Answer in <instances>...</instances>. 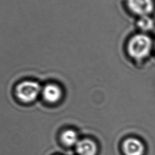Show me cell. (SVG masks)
<instances>
[{
    "label": "cell",
    "instance_id": "cell-1",
    "mask_svg": "<svg viewBox=\"0 0 155 155\" xmlns=\"http://www.w3.org/2000/svg\"><path fill=\"white\" fill-rule=\"evenodd\" d=\"M151 47V39L145 35L139 34L134 36L129 41L128 51L132 58L141 59L150 54Z\"/></svg>",
    "mask_w": 155,
    "mask_h": 155
},
{
    "label": "cell",
    "instance_id": "cell-2",
    "mask_svg": "<svg viewBox=\"0 0 155 155\" xmlns=\"http://www.w3.org/2000/svg\"><path fill=\"white\" fill-rule=\"evenodd\" d=\"M41 90V86L38 82L32 81H25L16 86V94L21 101L29 103L37 98Z\"/></svg>",
    "mask_w": 155,
    "mask_h": 155
},
{
    "label": "cell",
    "instance_id": "cell-3",
    "mask_svg": "<svg viewBox=\"0 0 155 155\" xmlns=\"http://www.w3.org/2000/svg\"><path fill=\"white\" fill-rule=\"evenodd\" d=\"M130 10L140 16L149 15L154 8L153 0H127Z\"/></svg>",
    "mask_w": 155,
    "mask_h": 155
},
{
    "label": "cell",
    "instance_id": "cell-4",
    "mask_svg": "<svg viewBox=\"0 0 155 155\" xmlns=\"http://www.w3.org/2000/svg\"><path fill=\"white\" fill-rule=\"evenodd\" d=\"M123 150L126 155H142L144 147L142 142L134 138H129L123 143Z\"/></svg>",
    "mask_w": 155,
    "mask_h": 155
},
{
    "label": "cell",
    "instance_id": "cell-5",
    "mask_svg": "<svg viewBox=\"0 0 155 155\" xmlns=\"http://www.w3.org/2000/svg\"><path fill=\"white\" fill-rule=\"evenodd\" d=\"M42 96L47 102L55 103L61 97L62 91L57 85L49 84L44 87Z\"/></svg>",
    "mask_w": 155,
    "mask_h": 155
},
{
    "label": "cell",
    "instance_id": "cell-6",
    "mask_svg": "<svg viewBox=\"0 0 155 155\" xmlns=\"http://www.w3.org/2000/svg\"><path fill=\"white\" fill-rule=\"evenodd\" d=\"M76 148L79 155H96L97 153V146L95 142L88 139L79 140L76 145Z\"/></svg>",
    "mask_w": 155,
    "mask_h": 155
},
{
    "label": "cell",
    "instance_id": "cell-7",
    "mask_svg": "<svg viewBox=\"0 0 155 155\" xmlns=\"http://www.w3.org/2000/svg\"><path fill=\"white\" fill-rule=\"evenodd\" d=\"M61 138L62 143L68 147L76 145L79 141L76 132L73 130L64 131L62 133Z\"/></svg>",
    "mask_w": 155,
    "mask_h": 155
},
{
    "label": "cell",
    "instance_id": "cell-8",
    "mask_svg": "<svg viewBox=\"0 0 155 155\" xmlns=\"http://www.w3.org/2000/svg\"><path fill=\"white\" fill-rule=\"evenodd\" d=\"M137 25L143 31H149L153 28L154 21L148 15L140 16L137 21Z\"/></svg>",
    "mask_w": 155,
    "mask_h": 155
}]
</instances>
